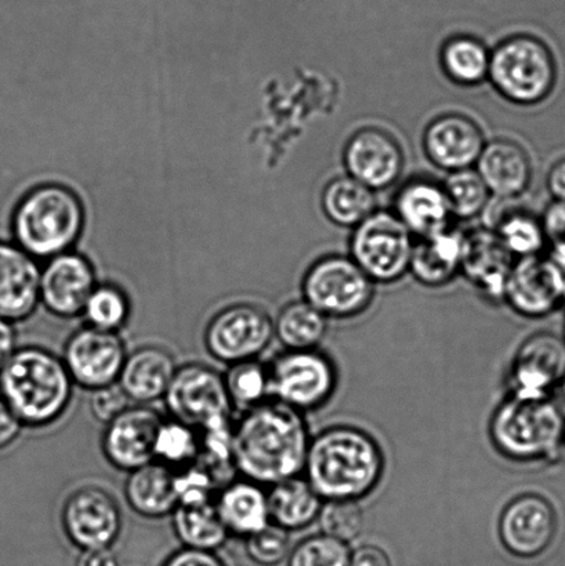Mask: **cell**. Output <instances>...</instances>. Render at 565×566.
<instances>
[{
    "label": "cell",
    "instance_id": "18",
    "mask_svg": "<svg viewBox=\"0 0 565 566\" xmlns=\"http://www.w3.org/2000/svg\"><path fill=\"white\" fill-rule=\"evenodd\" d=\"M97 286L96 274L81 254L65 252L50 259L41 271L39 302L49 314L60 319H75Z\"/></svg>",
    "mask_w": 565,
    "mask_h": 566
},
{
    "label": "cell",
    "instance_id": "13",
    "mask_svg": "<svg viewBox=\"0 0 565 566\" xmlns=\"http://www.w3.org/2000/svg\"><path fill=\"white\" fill-rule=\"evenodd\" d=\"M61 524L69 541L80 551L111 548L124 528L118 502L96 485L82 486L71 493L61 512Z\"/></svg>",
    "mask_w": 565,
    "mask_h": 566
},
{
    "label": "cell",
    "instance_id": "30",
    "mask_svg": "<svg viewBox=\"0 0 565 566\" xmlns=\"http://www.w3.org/2000/svg\"><path fill=\"white\" fill-rule=\"evenodd\" d=\"M328 316L306 300L287 303L274 321V336L286 349H317L328 332Z\"/></svg>",
    "mask_w": 565,
    "mask_h": 566
},
{
    "label": "cell",
    "instance_id": "23",
    "mask_svg": "<svg viewBox=\"0 0 565 566\" xmlns=\"http://www.w3.org/2000/svg\"><path fill=\"white\" fill-rule=\"evenodd\" d=\"M179 365L168 349L149 344L127 354L118 385L132 402L148 405L164 399Z\"/></svg>",
    "mask_w": 565,
    "mask_h": 566
},
{
    "label": "cell",
    "instance_id": "10",
    "mask_svg": "<svg viewBox=\"0 0 565 566\" xmlns=\"http://www.w3.org/2000/svg\"><path fill=\"white\" fill-rule=\"evenodd\" d=\"M375 283L352 258L320 259L303 280V298L328 318H353L367 311Z\"/></svg>",
    "mask_w": 565,
    "mask_h": 566
},
{
    "label": "cell",
    "instance_id": "29",
    "mask_svg": "<svg viewBox=\"0 0 565 566\" xmlns=\"http://www.w3.org/2000/svg\"><path fill=\"white\" fill-rule=\"evenodd\" d=\"M270 523L287 532L301 531L317 521L323 499L306 479L292 476L268 492Z\"/></svg>",
    "mask_w": 565,
    "mask_h": 566
},
{
    "label": "cell",
    "instance_id": "36",
    "mask_svg": "<svg viewBox=\"0 0 565 566\" xmlns=\"http://www.w3.org/2000/svg\"><path fill=\"white\" fill-rule=\"evenodd\" d=\"M494 231L512 256H535L545 247L546 235L542 221L525 210H512L503 214Z\"/></svg>",
    "mask_w": 565,
    "mask_h": 566
},
{
    "label": "cell",
    "instance_id": "34",
    "mask_svg": "<svg viewBox=\"0 0 565 566\" xmlns=\"http://www.w3.org/2000/svg\"><path fill=\"white\" fill-rule=\"evenodd\" d=\"M223 379L234 410L245 412L270 399L269 366L258 359L229 365Z\"/></svg>",
    "mask_w": 565,
    "mask_h": 566
},
{
    "label": "cell",
    "instance_id": "17",
    "mask_svg": "<svg viewBox=\"0 0 565 566\" xmlns=\"http://www.w3.org/2000/svg\"><path fill=\"white\" fill-rule=\"evenodd\" d=\"M163 415L147 405L127 408L118 418L105 424L102 451L114 469L130 473L154 462L155 438Z\"/></svg>",
    "mask_w": 565,
    "mask_h": 566
},
{
    "label": "cell",
    "instance_id": "16",
    "mask_svg": "<svg viewBox=\"0 0 565 566\" xmlns=\"http://www.w3.org/2000/svg\"><path fill=\"white\" fill-rule=\"evenodd\" d=\"M503 302L525 318H544L564 302L561 268L551 258H522L512 265Z\"/></svg>",
    "mask_w": 565,
    "mask_h": 566
},
{
    "label": "cell",
    "instance_id": "25",
    "mask_svg": "<svg viewBox=\"0 0 565 566\" xmlns=\"http://www.w3.org/2000/svg\"><path fill=\"white\" fill-rule=\"evenodd\" d=\"M396 216L419 238L450 229L452 214L444 187L418 179L407 182L396 197Z\"/></svg>",
    "mask_w": 565,
    "mask_h": 566
},
{
    "label": "cell",
    "instance_id": "53",
    "mask_svg": "<svg viewBox=\"0 0 565 566\" xmlns=\"http://www.w3.org/2000/svg\"><path fill=\"white\" fill-rule=\"evenodd\" d=\"M563 446L565 447V424H564V432H563Z\"/></svg>",
    "mask_w": 565,
    "mask_h": 566
},
{
    "label": "cell",
    "instance_id": "41",
    "mask_svg": "<svg viewBox=\"0 0 565 566\" xmlns=\"http://www.w3.org/2000/svg\"><path fill=\"white\" fill-rule=\"evenodd\" d=\"M179 506H199L213 503L220 490L212 474L197 462L180 471H175Z\"/></svg>",
    "mask_w": 565,
    "mask_h": 566
},
{
    "label": "cell",
    "instance_id": "49",
    "mask_svg": "<svg viewBox=\"0 0 565 566\" xmlns=\"http://www.w3.org/2000/svg\"><path fill=\"white\" fill-rule=\"evenodd\" d=\"M76 566H121L118 557L111 548H93L82 551L77 558Z\"/></svg>",
    "mask_w": 565,
    "mask_h": 566
},
{
    "label": "cell",
    "instance_id": "39",
    "mask_svg": "<svg viewBox=\"0 0 565 566\" xmlns=\"http://www.w3.org/2000/svg\"><path fill=\"white\" fill-rule=\"evenodd\" d=\"M317 520L321 534L347 545L362 535L365 521L357 501H324Z\"/></svg>",
    "mask_w": 565,
    "mask_h": 566
},
{
    "label": "cell",
    "instance_id": "1",
    "mask_svg": "<svg viewBox=\"0 0 565 566\" xmlns=\"http://www.w3.org/2000/svg\"><path fill=\"white\" fill-rule=\"evenodd\" d=\"M310 441L312 437L303 413L268 399L242 412L232 424V460L237 473L263 486L301 475Z\"/></svg>",
    "mask_w": 565,
    "mask_h": 566
},
{
    "label": "cell",
    "instance_id": "40",
    "mask_svg": "<svg viewBox=\"0 0 565 566\" xmlns=\"http://www.w3.org/2000/svg\"><path fill=\"white\" fill-rule=\"evenodd\" d=\"M350 556L347 543L320 534L299 543L287 556V566H348Z\"/></svg>",
    "mask_w": 565,
    "mask_h": 566
},
{
    "label": "cell",
    "instance_id": "44",
    "mask_svg": "<svg viewBox=\"0 0 565 566\" xmlns=\"http://www.w3.org/2000/svg\"><path fill=\"white\" fill-rule=\"evenodd\" d=\"M546 241L552 243V256L561 270H565V202L555 201L546 209L542 220Z\"/></svg>",
    "mask_w": 565,
    "mask_h": 566
},
{
    "label": "cell",
    "instance_id": "9",
    "mask_svg": "<svg viewBox=\"0 0 565 566\" xmlns=\"http://www.w3.org/2000/svg\"><path fill=\"white\" fill-rule=\"evenodd\" d=\"M164 401L171 419L198 431L234 421L223 375L205 364L179 366Z\"/></svg>",
    "mask_w": 565,
    "mask_h": 566
},
{
    "label": "cell",
    "instance_id": "3",
    "mask_svg": "<svg viewBox=\"0 0 565 566\" xmlns=\"http://www.w3.org/2000/svg\"><path fill=\"white\" fill-rule=\"evenodd\" d=\"M74 387L63 359L43 347L17 348L0 369V398L24 429H46L63 419Z\"/></svg>",
    "mask_w": 565,
    "mask_h": 566
},
{
    "label": "cell",
    "instance_id": "2",
    "mask_svg": "<svg viewBox=\"0 0 565 566\" xmlns=\"http://www.w3.org/2000/svg\"><path fill=\"white\" fill-rule=\"evenodd\" d=\"M385 470L379 443L353 426H334L310 441L304 473L323 501H359L376 490Z\"/></svg>",
    "mask_w": 565,
    "mask_h": 566
},
{
    "label": "cell",
    "instance_id": "54",
    "mask_svg": "<svg viewBox=\"0 0 565 566\" xmlns=\"http://www.w3.org/2000/svg\"><path fill=\"white\" fill-rule=\"evenodd\" d=\"M564 342H565V324H564Z\"/></svg>",
    "mask_w": 565,
    "mask_h": 566
},
{
    "label": "cell",
    "instance_id": "11",
    "mask_svg": "<svg viewBox=\"0 0 565 566\" xmlns=\"http://www.w3.org/2000/svg\"><path fill=\"white\" fill-rule=\"evenodd\" d=\"M274 321L268 311L251 303L227 305L208 322L203 344L220 364L258 359L274 338Z\"/></svg>",
    "mask_w": 565,
    "mask_h": 566
},
{
    "label": "cell",
    "instance_id": "52",
    "mask_svg": "<svg viewBox=\"0 0 565 566\" xmlns=\"http://www.w3.org/2000/svg\"><path fill=\"white\" fill-rule=\"evenodd\" d=\"M562 273H563V279H564V302H565V270L562 271Z\"/></svg>",
    "mask_w": 565,
    "mask_h": 566
},
{
    "label": "cell",
    "instance_id": "22",
    "mask_svg": "<svg viewBox=\"0 0 565 566\" xmlns=\"http://www.w3.org/2000/svg\"><path fill=\"white\" fill-rule=\"evenodd\" d=\"M512 258L495 231L464 232L461 271L490 302H503Z\"/></svg>",
    "mask_w": 565,
    "mask_h": 566
},
{
    "label": "cell",
    "instance_id": "45",
    "mask_svg": "<svg viewBox=\"0 0 565 566\" xmlns=\"http://www.w3.org/2000/svg\"><path fill=\"white\" fill-rule=\"evenodd\" d=\"M164 566H226L223 559L215 552L192 551L182 547L180 552L168 558Z\"/></svg>",
    "mask_w": 565,
    "mask_h": 566
},
{
    "label": "cell",
    "instance_id": "32",
    "mask_svg": "<svg viewBox=\"0 0 565 566\" xmlns=\"http://www.w3.org/2000/svg\"><path fill=\"white\" fill-rule=\"evenodd\" d=\"M323 210L332 223L357 227L376 212L375 193L350 176L337 177L325 187Z\"/></svg>",
    "mask_w": 565,
    "mask_h": 566
},
{
    "label": "cell",
    "instance_id": "37",
    "mask_svg": "<svg viewBox=\"0 0 565 566\" xmlns=\"http://www.w3.org/2000/svg\"><path fill=\"white\" fill-rule=\"evenodd\" d=\"M129 297L115 285H97L88 296L82 316L87 326L121 333L130 319Z\"/></svg>",
    "mask_w": 565,
    "mask_h": 566
},
{
    "label": "cell",
    "instance_id": "15",
    "mask_svg": "<svg viewBox=\"0 0 565 566\" xmlns=\"http://www.w3.org/2000/svg\"><path fill=\"white\" fill-rule=\"evenodd\" d=\"M503 547L514 557L544 554L557 534V513L546 497L525 493L506 504L498 523Z\"/></svg>",
    "mask_w": 565,
    "mask_h": 566
},
{
    "label": "cell",
    "instance_id": "48",
    "mask_svg": "<svg viewBox=\"0 0 565 566\" xmlns=\"http://www.w3.org/2000/svg\"><path fill=\"white\" fill-rule=\"evenodd\" d=\"M17 332L13 322L0 318V369L17 352Z\"/></svg>",
    "mask_w": 565,
    "mask_h": 566
},
{
    "label": "cell",
    "instance_id": "26",
    "mask_svg": "<svg viewBox=\"0 0 565 566\" xmlns=\"http://www.w3.org/2000/svg\"><path fill=\"white\" fill-rule=\"evenodd\" d=\"M215 507L230 536L248 537L270 524L268 492L247 479L220 488Z\"/></svg>",
    "mask_w": 565,
    "mask_h": 566
},
{
    "label": "cell",
    "instance_id": "8",
    "mask_svg": "<svg viewBox=\"0 0 565 566\" xmlns=\"http://www.w3.org/2000/svg\"><path fill=\"white\" fill-rule=\"evenodd\" d=\"M268 366L270 398L299 412H312L324 407L334 396L336 368L318 349H286Z\"/></svg>",
    "mask_w": 565,
    "mask_h": 566
},
{
    "label": "cell",
    "instance_id": "12",
    "mask_svg": "<svg viewBox=\"0 0 565 566\" xmlns=\"http://www.w3.org/2000/svg\"><path fill=\"white\" fill-rule=\"evenodd\" d=\"M126 357L119 333L85 325L66 338L61 359L74 385L92 392L118 382Z\"/></svg>",
    "mask_w": 565,
    "mask_h": 566
},
{
    "label": "cell",
    "instance_id": "5",
    "mask_svg": "<svg viewBox=\"0 0 565 566\" xmlns=\"http://www.w3.org/2000/svg\"><path fill=\"white\" fill-rule=\"evenodd\" d=\"M85 212L70 188L46 185L21 199L13 218L19 247L32 258L52 259L69 252L80 238Z\"/></svg>",
    "mask_w": 565,
    "mask_h": 566
},
{
    "label": "cell",
    "instance_id": "21",
    "mask_svg": "<svg viewBox=\"0 0 565 566\" xmlns=\"http://www.w3.org/2000/svg\"><path fill=\"white\" fill-rule=\"evenodd\" d=\"M41 269L35 258L14 243L0 241V318L19 324L39 307Z\"/></svg>",
    "mask_w": 565,
    "mask_h": 566
},
{
    "label": "cell",
    "instance_id": "51",
    "mask_svg": "<svg viewBox=\"0 0 565 566\" xmlns=\"http://www.w3.org/2000/svg\"><path fill=\"white\" fill-rule=\"evenodd\" d=\"M561 387H562L563 396L565 398V374H564L563 380L561 382Z\"/></svg>",
    "mask_w": 565,
    "mask_h": 566
},
{
    "label": "cell",
    "instance_id": "24",
    "mask_svg": "<svg viewBox=\"0 0 565 566\" xmlns=\"http://www.w3.org/2000/svg\"><path fill=\"white\" fill-rule=\"evenodd\" d=\"M475 165L486 188L498 198L522 196L533 179V165L527 151L508 138H498L485 144Z\"/></svg>",
    "mask_w": 565,
    "mask_h": 566
},
{
    "label": "cell",
    "instance_id": "20",
    "mask_svg": "<svg viewBox=\"0 0 565 566\" xmlns=\"http://www.w3.org/2000/svg\"><path fill=\"white\" fill-rule=\"evenodd\" d=\"M484 133L469 116L444 114L430 122L423 147L437 168L457 171L478 164L485 147Z\"/></svg>",
    "mask_w": 565,
    "mask_h": 566
},
{
    "label": "cell",
    "instance_id": "47",
    "mask_svg": "<svg viewBox=\"0 0 565 566\" xmlns=\"http://www.w3.org/2000/svg\"><path fill=\"white\" fill-rule=\"evenodd\" d=\"M348 566H391V563L387 553L380 547L365 545L352 553Z\"/></svg>",
    "mask_w": 565,
    "mask_h": 566
},
{
    "label": "cell",
    "instance_id": "38",
    "mask_svg": "<svg viewBox=\"0 0 565 566\" xmlns=\"http://www.w3.org/2000/svg\"><path fill=\"white\" fill-rule=\"evenodd\" d=\"M442 187L450 201L452 214L459 219L475 218L483 212L490 201L491 192L478 170L451 171Z\"/></svg>",
    "mask_w": 565,
    "mask_h": 566
},
{
    "label": "cell",
    "instance_id": "43",
    "mask_svg": "<svg viewBox=\"0 0 565 566\" xmlns=\"http://www.w3.org/2000/svg\"><path fill=\"white\" fill-rule=\"evenodd\" d=\"M130 407L132 401L118 382L92 391L91 401H88L93 418L103 424H108Z\"/></svg>",
    "mask_w": 565,
    "mask_h": 566
},
{
    "label": "cell",
    "instance_id": "28",
    "mask_svg": "<svg viewBox=\"0 0 565 566\" xmlns=\"http://www.w3.org/2000/svg\"><path fill=\"white\" fill-rule=\"evenodd\" d=\"M462 256L463 232L447 229L414 243L409 273L425 286H444L461 273Z\"/></svg>",
    "mask_w": 565,
    "mask_h": 566
},
{
    "label": "cell",
    "instance_id": "31",
    "mask_svg": "<svg viewBox=\"0 0 565 566\" xmlns=\"http://www.w3.org/2000/svg\"><path fill=\"white\" fill-rule=\"evenodd\" d=\"M171 525L182 547L192 551H219L230 537L216 512L215 502L199 506H177L171 514Z\"/></svg>",
    "mask_w": 565,
    "mask_h": 566
},
{
    "label": "cell",
    "instance_id": "4",
    "mask_svg": "<svg viewBox=\"0 0 565 566\" xmlns=\"http://www.w3.org/2000/svg\"><path fill=\"white\" fill-rule=\"evenodd\" d=\"M564 424L563 410L552 398L509 396L492 415L490 437L513 462H544L561 451Z\"/></svg>",
    "mask_w": 565,
    "mask_h": 566
},
{
    "label": "cell",
    "instance_id": "6",
    "mask_svg": "<svg viewBox=\"0 0 565 566\" xmlns=\"http://www.w3.org/2000/svg\"><path fill=\"white\" fill-rule=\"evenodd\" d=\"M557 66L541 39L516 35L491 53L489 80L509 102L533 105L544 102L556 85Z\"/></svg>",
    "mask_w": 565,
    "mask_h": 566
},
{
    "label": "cell",
    "instance_id": "46",
    "mask_svg": "<svg viewBox=\"0 0 565 566\" xmlns=\"http://www.w3.org/2000/svg\"><path fill=\"white\" fill-rule=\"evenodd\" d=\"M24 426L15 418L2 398H0V451L19 440Z\"/></svg>",
    "mask_w": 565,
    "mask_h": 566
},
{
    "label": "cell",
    "instance_id": "27",
    "mask_svg": "<svg viewBox=\"0 0 565 566\" xmlns=\"http://www.w3.org/2000/svg\"><path fill=\"white\" fill-rule=\"evenodd\" d=\"M125 501L132 512L147 520H163L179 506L175 471L151 462L127 473Z\"/></svg>",
    "mask_w": 565,
    "mask_h": 566
},
{
    "label": "cell",
    "instance_id": "50",
    "mask_svg": "<svg viewBox=\"0 0 565 566\" xmlns=\"http://www.w3.org/2000/svg\"><path fill=\"white\" fill-rule=\"evenodd\" d=\"M547 188L556 201L565 202V158L553 165L547 176Z\"/></svg>",
    "mask_w": 565,
    "mask_h": 566
},
{
    "label": "cell",
    "instance_id": "33",
    "mask_svg": "<svg viewBox=\"0 0 565 566\" xmlns=\"http://www.w3.org/2000/svg\"><path fill=\"white\" fill-rule=\"evenodd\" d=\"M491 53L472 36H453L441 50V65L451 81L475 86L489 80Z\"/></svg>",
    "mask_w": 565,
    "mask_h": 566
},
{
    "label": "cell",
    "instance_id": "42",
    "mask_svg": "<svg viewBox=\"0 0 565 566\" xmlns=\"http://www.w3.org/2000/svg\"><path fill=\"white\" fill-rule=\"evenodd\" d=\"M248 557L260 566H275L290 556V532L269 524L264 530L245 537Z\"/></svg>",
    "mask_w": 565,
    "mask_h": 566
},
{
    "label": "cell",
    "instance_id": "14",
    "mask_svg": "<svg viewBox=\"0 0 565 566\" xmlns=\"http://www.w3.org/2000/svg\"><path fill=\"white\" fill-rule=\"evenodd\" d=\"M565 374L564 338L538 332L520 344L508 374L509 396L551 398Z\"/></svg>",
    "mask_w": 565,
    "mask_h": 566
},
{
    "label": "cell",
    "instance_id": "19",
    "mask_svg": "<svg viewBox=\"0 0 565 566\" xmlns=\"http://www.w3.org/2000/svg\"><path fill=\"white\" fill-rule=\"evenodd\" d=\"M343 160L348 176L373 191L395 185L404 169L400 143L378 127L354 133L346 144Z\"/></svg>",
    "mask_w": 565,
    "mask_h": 566
},
{
    "label": "cell",
    "instance_id": "7",
    "mask_svg": "<svg viewBox=\"0 0 565 566\" xmlns=\"http://www.w3.org/2000/svg\"><path fill=\"white\" fill-rule=\"evenodd\" d=\"M352 259L374 283H393L409 273L412 234L395 213L376 210L354 227Z\"/></svg>",
    "mask_w": 565,
    "mask_h": 566
},
{
    "label": "cell",
    "instance_id": "35",
    "mask_svg": "<svg viewBox=\"0 0 565 566\" xmlns=\"http://www.w3.org/2000/svg\"><path fill=\"white\" fill-rule=\"evenodd\" d=\"M155 462L180 471L199 458V431L176 419L163 420L155 438Z\"/></svg>",
    "mask_w": 565,
    "mask_h": 566
}]
</instances>
